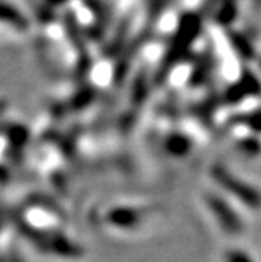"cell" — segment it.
<instances>
[{
    "label": "cell",
    "mask_w": 261,
    "mask_h": 262,
    "mask_svg": "<svg viewBox=\"0 0 261 262\" xmlns=\"http://www.w3.org/2000/svg\"><path fill=\"white\" fill-rule=\"evenodd\" d=\"M211 176L225 190V192H228L233 196H236L241 203H244L246 206L253 207V209L261 207V193H259V190H256L250 184H247L243 179H239V178H236L234 174H231L225 168V166H222V165L212 166Z\"/></svg>",
    "instance_id": "obj_2"
},
{
    "label": "cell",
    "mask_w": 261,
    "mask_h": 262,
    "mask_svg": "<svg viewBox=\"0 0 261 262\" xmlns=\"http://www.w3.org/2000/svg\"><path fill=\"white\" fill-rule=\"evenodd\" d=\"M109 220L116 226L131 228L138 223V212L134 209H116L109 215Z\"/></svg>",
    "instance_id": "obj_4"
},
{
    "label": "cell",
    "mask_w": 261,
    "mask_h": 262,
    "mask_svg": "<svg viewBox=\"0 0 261 262\" xmlns=\"http://www.w3.org/2000/svg\"><path fill=\"white\" fill-rule=\"evenodd\" d=\"M227 262H253L249 254L239 250H233L227 254Z\"/></svg>",
    "instance_id": "obj_6"
},
{
    "label": "cell",
    "mask_w": 261,
    "mask_h": 262,
    "mask_svg": "<svg viewBox=\"0 0 261 262\" xmlns=\"http://www.w3.org/2000/svg\"><path fill=\"white\" fill-rule=\"evenodd\" d=\"M165 146H167V151L172 152L173 156H184L191 151V140H189L184 134L183 135L173 134L169 137Z\"/></svg>",
    "instance_id": "obj_5"
},
{
    "label": "cell",
    "mask_w": 261,
    "mask_h": 262,
    "mask_svg": "<svg viewBox=\"0 0 261 262\" xmlns=\"http://www.w3.org/2000/svg\"><path fill=\"white\" fill-rule=\"evenodd\" d=\"M206 201H208V206L212 212V215H214V219L217 220V223L222 226L224 231L236 234L243 229L241 217L230 207V204L225 200L216 195H209Z\"/></svg>",
    "instance_id": "obj_3"
},
{
    "label": "cell",
    "mask_w": 261,
    "mask_h": 262,
    "mask_svg": "<svg viewBox=\"0 0 261 262\" xmlns=\"http://www.w3.org/2000/svg\"><path fill=\"white\" fill-rule=\"evenodd\" d=\"M200 29H202V20L197 14L187 13L181 17L179 26L169 46V51L164 57L162 71H169L187 54V51L191 49V44L197 39Z\"/></svg>",
    "instance_id": "obj_1"
}]
</instances>
